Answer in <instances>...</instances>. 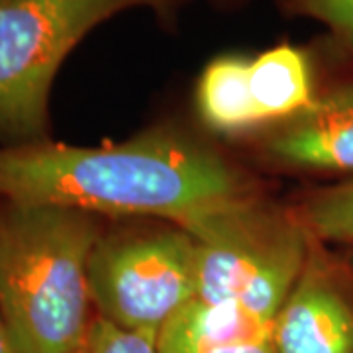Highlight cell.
I'll return each mask as SVG.
<instances>
[{"mask_svg":"<svg viewBox=\"0 0 353 353\" xmlns=\"http://www.w3.org/2000/svg\"><path fill=\"white\" fill-rule=\"evenodd\" d=\"M190 0H0V141L50 139L53 81L69 53L116 14L173 18Z\"/></svg>","mask_w":353,"mask_h":353,"instance_id":"3957f363","label":"cell"},{"mask_svg":"<svg viewBox=\"0 0 353 353\" xmlns=\"http://www.w3.org/2000/svg\"><path fill=\"white\" fill-rule=\"evenodd\" d=\"M252 59L220 55L204 67L196 85L202 124L222 136H243L263 128L250 85Z\"/></svg>","mask_w":353,"mask_h":353,"instance_id":"30bf717a","label":"cell"},{"mask_svg":"<svg viewBox=\"0 0 353 353\" xmlns=\"http://www.w3.org/2000/svg\"><path fill=\"white\" fill-rule=\"evenodd\" d=\"M88 212L0 201V316L20 353H79L94 314Z\"/></svg>","mask_w":353,"mask_h":353,"instance_id":"7a4b0ae2","label":"cell"},{"mask_svg":"<svg viewBox=\"0 0 353 353\" xmlns=\"http://www.w3.org/2000/svg\"><path fill=\"white\" fill-rule=\"evenodd\" d=\"M250 85L263 126H277L314 101V65L296 46L281 43L253 57Z\"/></svg>","mask_w":353,"mask_h":353,"instance_id":"9c48e42d","label":"cell"},{"mask_svg":"<svg viewBox=\"0 0 353 353\" xmlns=\"http://www.w3.org/2000/svg\"><path fill=\"white\" fill-rule=\"evenodd\" d=\"M271 341L275 353H353V299L316 238L273 322Z\"/></svg>","mask_w":353,"mask_h":353,"instance_id":"8992f818","label":"cell"},{"mask_svg":"<svg viewBox=\"0 0 353 353\" xmlns=\"http://www.w3.org/2000/svg\"><path fill=\"white\" fill-rule=\"evenodd\" d=\"M261 152L283 169L353 173V75L320 90L301 114L267 128Z\"/></svg>","mask_w":353,"mask_h":353,"instance_id":"52a82bcc","label":"cell"},{"mask_svg":"<svg viewBox=\"0 0 353 353\" xmlns=\"http://www.w3.org/2000/svg\"><path fill=\"white\" fill-rule=\"evenodd\" d=\"M196 243V299L238 304L275 322L312 236L296 212L253 199L187 228Z\"/></svg>","mask_w":353,"mask_h":353,"instance_id":"277c9868","label":"cell"},{"mask_svg":"<svg viewBox=\"0 0 353 353\" xmlns=\"http://www.w3.org/2000/svg\"><path fill=\"white\" fill-rule=\"evenodd\" d=\"M273 324L238 304L190 301L157 336L159 353H208L234 343L269 338Z\"/></svg>","mask_w":353,"mask_h":353,"instance_id":"ba28073f","label":"cell"},{"mask_svg":"<svg viewBox=\"0 0 353 353\" xmlns=\"http://www.w3.org/2000/svg\"><path fill=\"white\" fill-rule=\"evenodd\" d=\"M257 199L222 153L173 128L97 148L0 143V201L94 216H150L190 228Z\"/></svg>","mask_w":353,"mask_h":353,"instance_id":"6da1fadb","label":"cell"},{"mask_svg":"<svg viewBox=\"0 0 353 353\" xmlns=\"http://www.w3.org/2000/svg\"><path fill=\"white\" fill-rule=\"evenodd\" d=\"M0 353H20L10 332L6 328V324H4V320H2V316H0Z\"/></svg>","mask_w":353,"mask_h":353,"instance_id":"9a60e30c","label":"cell"},{"mask_svg":"<svg viewBox=\"0 0 353 353\" xmlns=\"http://www.w3.org/2000/svg\"><path fill=\"white\" fill-rule=\"evenodd\" d=\"M208 353H275L271 336L269 338H261V340L243 341V343H234V345H226V347H218Z\"/></svg>","mask_w":353,"mask_h":353,"instance_id":"5bb4252c","label":"cell"},{"mask_svg":"<svg viewBox=\"0 0 353 353\" xmlns=\"http://www.w3.org/2000/svg\"><path fill=\"white\" fill-rule=\"evenodd\" d=\"M88 285L94 314L157 338L173 316L196 299V243L185 228L102 232Z\"/></svg>","mask_w":353,"mask_h":353,"instance_id":"5b68a950","label":"cell"},{"mask_svg":"<svg viewBox=\"0 0 353 353\" xmlns=\"http://www.w3.org/2000/svg\"><path fill=\"white\" fill-rule=\"evenodd\" d=\"M79 353H159L157 338L124 330L94 314Z\"/></svg>","mask_w":353,"mask_h":353,"instance_id":"4fadbf2b","label":"cell"},{"mask_svg":"<svg viewBox=\"0 0 353 353\" xmlns=\"http://www.w3.org/2000/svg\"><path fill=\"white\" fill-rule=\"evenodd\" d=\"M296 214L318 241L353 245V179L310 194Z\"/></svg>","mask_w":353,"mask_h":353,"instance_id":"8fae6325","label":"cell"},{"mask_svg":"<svg viewBox=\"0 0 353 353\" xmlns=\"http://www.w3.org/2000/svg\"><path fill=\"white\" fill-rule=\"evenodd\" d=\"M283 6L290 16L320 22L332 48L353 61V0H283Z\"/></svg>","mask_w":353,"mask_h":353,"instance_id":"7c38bea8","label":"cell"}]
</instances>
